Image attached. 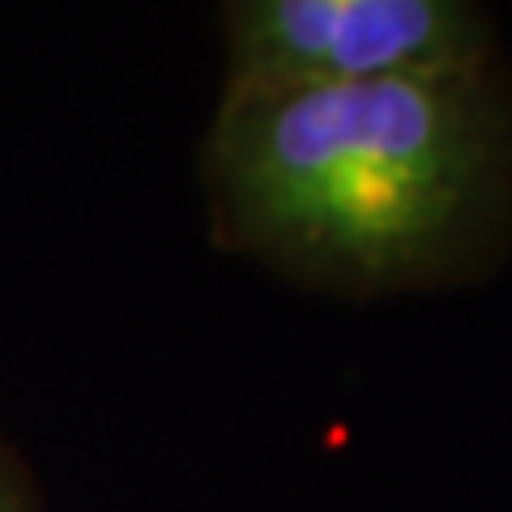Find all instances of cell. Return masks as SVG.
I'll return each mask as SVG.
<instances>
[{
  "instance_id": "obj_1",
  "label": "cell",
  "mask_w": 512,
  "mask_h": 512,
  "mask_svg": "<svg viewBox=\"0 0 512 512\" xmlns=\"http://www.w3.org/2000/svg\"><path fill=\"white\" fill-rule=\"evenodd\" d=\"M214 244L320 295L470 282L512 235L500 64L367 86H222L201 141Z\"/></svg>"
},
{
  "instance_id": "obj_2",
  "label": "cell",
  "mask_w": 512,
  "mask_h": 512,
  "mask_svg": "<svg viewBox=\"0 0 512 512\" xmlns=\"http://www.w3.org/2000/svg\"><path fill=\"white\" fill-rule=\"evenodd\" d=\"M222 86H367L500 64V30L470 0H227Z\"/></svg>"
},
{
  "instance_id": "obj_3",
  "label": "cell",
  "mask_w": 512,
  "mask_h": 512,
  "mask_svg": "<svg viewBox=\"0 0 512 512\" xmlns=\"http://www.w3.org/2000/svg\"><path fill=\"white\" fill-rule=\"evenodd\" d=\"M0 512H43L39 491L9 444H0Z\"/></svg>"
},
{
  "instance_id": "obj_4",
  "label": "cell",
  "mask_w": 512,
  "mask_h": 512,
  "mask_svg": "<svg viewBox=\"0 0 512 512\" xmlns=\"http://www.w3.org/2000/svg\"><path fill=\"white\" fill-rule=\"evenodd\" d=\"M0 444H5V440H0Z\"/></svg>"
}]
</instances>
